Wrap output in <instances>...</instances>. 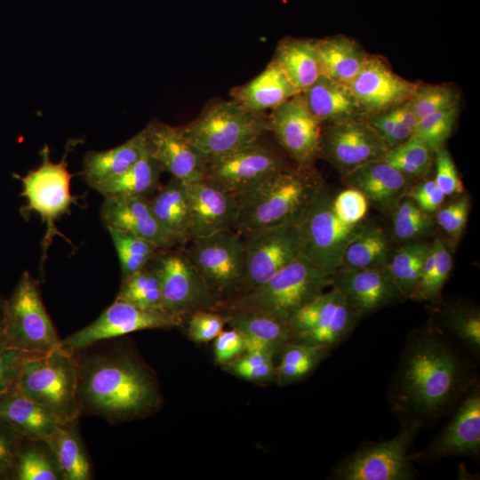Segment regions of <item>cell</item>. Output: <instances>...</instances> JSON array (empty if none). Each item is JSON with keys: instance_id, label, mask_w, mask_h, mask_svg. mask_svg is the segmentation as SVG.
Listing matches in <instances>:
<instances>
[{"instance_id": "cell-1", "label": "cell", "mask_w": 480, "mask_h": 480, "mask_svg": "<svg viewBox=\"0 0 480 480\" xmlns=\"http://www.w3.org/2000/svg\"><path fill=\"white\" fill-rule=\"evenodd\" d=\"M467 368L436 328L426 326L406 341L390 385L394 409L406 422L422 423L441 415L469 384Z\"/></svg>"}, {"instance_id": "cell-2", "label": "cell", "mask_w": 480, "mask_h": 480, "mask_svg": "<svg viewBox=\"0 0 480 480\" xmlns=\"http://www.w3.org/2000/svg\"><path fill=\"white\" fill-rule=\"evenodd\" d=\"M73 355L80 414L119 423L147 415L158 405L152 376L131 353L109 348Z\"/></svg>"}, {"instance_id": "cell-3", "label": "cell", "mask_w": 480, "mask_h": 480, "mask_svg": "<svg viewBox=\"0 0 480 480\" xmlns=\"http://www.w3.org/2000/svg\"><path fill=\"white\" fill-rule=\"evenodd\" d=\"M324 187L313 166H286L256 188L236 196L239 216L235 230L244 236L299 220Z\"/></svg>"}, {"instance_id": "cell-4", "label": "cell", "mask_w": 480, "mask_h": 480, "mask_svg": "<svg viewBox=\"0 0 480 480\" xmlns=\"http://www.w3.org/2000/svg\"><path fill=\"white\" fill-rule=\"evenodd\" d=\"M331 284L332 275L301 255L265 284L232 300L229 312H262L289 323L299 308Z\"/></svg>"}, {"instance_id": "cell-5", "label": "cell", "mask_w": 480, "mask_h": 480, "mask_svg": "<svg viewBox=\"0 0 480 480\" xmlns=\"http://www.w3.org/2000/svg\"><path fill=\"white\" fill-rule=\"evenodd\" d=\"M16 386L44 406L60 424L78 420L76 364L73 354L60 347L48 353L28 356Z\"/></svg>"}, {"instance_id": "cell-6", "label": "cell", "mask_w": 480, "mask_h": 480, "mask_svg": "<svg viewBox=\"0 0 480 480\" xmlns=\"http://www.w3.org/2000/svg\"><path fill=\"white\" fill-rule=\"evenodd\" d=\"M0 329L6 346L28 355L45 354L60 347L39 284L28 271L22 273L9 298L3 300Z\"/></svg>"}, {"instance_id": "cell-7", "label": "cell", "mask_w": 480, "mask_h": 480, "mask_svg": "<svg viewBox=\"0 0 480 480\" xmlns=\"http://www.w3.org/2000/svg\"><path fill=\"white\" fill-rule=\"evenodd\" d=\"M187 139L208 157L255 140L271 131L269 116L236 101L208 105L192 122L180 127Z\"/></svg>"}, {"instance_id": "cell-8", "label": "cell", "mask_w": 480, "mask_h": 480, "mask_svg": "<svg viewBox=\"0 0 480 480\" xmlns=\"http://www.w3.org/2000/svg\"><path fill=\"white\" fill-rule=\"evenodd\" d=\"M70 146L68 143L61 161L53 163L50 158L49 147L45 145L40 150L41 164L29 170L24 176L18 175L22 185L21 196L27 200L26 205L20 208V213L23 218L28 219L32 212H36L46 226L41 242V269L54 236H61L67 240L56 228V220L69 212L70 206L76 203L77 199L70 192V180L73 175L68 169L67 161Z\"/></svg>"}, {"instance_id": "cell-9", "label": "cell", "mask_w": 480, "mask_h": 480, "mask_svg": "<svg viewBox=\"0 0 480 480\" xmlns=\"http://www.w3.org/2000/svg\"><path fill=\"white\" fill-rule=\"evenodd\" d=\"M183 250L218 304L244 290V244L236 230L223 229L193 238Z\"/></svg>"}, {"instance_id": "cell-10", "label": "cell", "mask_w": 480, "mask_h": 480, "mask_svg": "<svg viewBox=\"0 0 480 480\" xmlns=\"http://www.w3.org/2000/svg\"><path fill=\"white\" fill-rule=\"evenodd\" d=\"M332 198L324 187L300 220L303 255L330 275L341 267L347 246L367 226L364 221L348 224L340 220Z\"/></svg>"}, {"instance_id": "cell-11", "label": "cell", "mask_w": 480, "mask_h": 480, "mask_svg": "<svg viewBox=\"0 0 480 480\" xmlns=\"http://www.w3.org/2000/svg\"><path fill=\"white\" fill-rule=\"evenodd\" d=\"M361 316L335 287L299 308L289 319L290 340L330 349L343 341Z\"/></svg>"}, {"instance_id": "cell-12", "label": "cell", "mask_w": 480, "mask_h": 480, "mask_svg": "<svg viewBox=\"0 0 480 480\" xmlns=\"http://www.w3.org/2000/svg\"><path fill=\"white\" fill-rule=\"evenodd\" d=\"M260 139L209 156L204 179L237 196L285 168L281 156Z\"/></svg>"}, {"instance_id": "cell-13", "label": "cell", "mask_w": 480, "mask_h": 480, "mask_svg": "<svg viewBox=\"0 0 480 480\" xmlns=\"http://www.w3.org/2000/svg\"><path fill=\"white\" fill-rule=\"evenodd\" d=\"M421 425L406 422L393 438L365 445L340 462L334 470L340 480H405L413 476L409 446Z\"/></svg>"}, {"instance_id": "cell-14", "label": "cell", "mask_w": 480, "mask_h": 480, "mask_svg": "<svg viewBox=\"0 0 480 480\" xmlns=\"http://www.w3.org/2000/svg\"><path fill=\"white\" fill-rule=\"evenodd\" d=\"M300 220L242 236L246 264L243 293L265 284L288 264L303 255L304 240Z\"/></svg>"}, {"instance_id": "cell-15", "label": "cell", "mask_w": 480, "mask_h": 480, "mask_svg": "<svg viewBox=\"0 0 480 480\" xmlns=\"http://www.w3.org/2000/svg\"><path fill=\"white\" fill-rule=\"evenodd\" d=\"M183 318L166 310L145 309L116 299L95 321L61 340L60 348L74 354L100 341L137 331L180 326Z\"/></svg>"}, {"instance_id": "cell-16", "label": "cell", "mask_w": 480, "mask_h": 480, "mask_svg": "<svg viewBox=\"0 0 480 480\" xmlns=\"http://www.w3.org/2000/svg\"><path fill=\"white\" fill-rule=\"evenodd\" d=\"M152 262L167 312L184 317L197 310H212L218 304L183 247L160 250Z\"/></svg>"}, {"instance_id": "cell-17", "label": "cell", "mask_w": 480, "mask_h": 480, "mask_svg": "<svg viewBox=\"0 0 480 480\" xmlns=\"http://www.w3.org/2000/svg\"><path fill=\"white\" fill-rule=\"evenodd\" d=\"M270 128L280 146L300 167H311L320 155L321 122L311 113L303 92L272 109Z\"/></svg>"}, {"instance_id": "cell-18", "label": "cell", "mask_w": 480, "mask_h": 480, "mask_svg": "<svg viewBox=\"0 0 480 480\" xmlns=\"http://www.w3.org/2000/svg\"><path fill=\"white\" fill-rule=\"evenodd\" d=\"M389 148L366 121L333 123L322 132L320 155L342 173L369 162L382 160Z\"/></svg>"}, {"instance_id": "cell-19", "label": "cell", "mask_w": 480, "mask_h": 480, "mask_svg": "<svg viewBox=\"0 0 480 480\" xmlns=\"http://www.w3.org/2000/svg\"><path fill=\"white\" fill-rule=\"evenodd\" d=\"M349 85L364 116L368 118L408 101L419 84L394 73L379 57L368 55Z\"/></svg>"}, {"instance_id": "cell-20", "label": "cell", "mask_w": 480, "mask_h": 480, "mask_svg": "<svg viewBox=\"0 0 480 480\" xmlns=\"http://www.w3.org/2000/svg\"><path fill=\"white\" fill-rule=\"evenodd\" d=\"M144 130L148 155L164 172L184 183L204 180L208 156L187 139L180 127L154 120Z\"/></svg>"}, {"instance_id": "cell-21", "label": "cell", "mask_w": 480, "mask_h": 480, "mask_svg": "<svg viewBox=\"0 0 480 480\" xmlns=\"http://www.w3.org/2000/svg\"><path fill=\"white\" fill-rule=\"evenodd\" d=\"M480 451V390L475 386L448 425L424 450L409 455L411 461L472 456Z\"/></svg>"}, {"instance_id": "cell-22", "label": "cell", "mask_w": 480, "mask_h": 480, "mask_svg": "<svg viewBox=\"0 0 480 480\" xmlns=\"http://www.w3.org/2000/svg\"><path fill=\"white\" fill-rule=\"evenodd\" d=\"M337 288L362 317L403 299L387 267L351 268L340 267L332 275Z\"/></svg>"}, {"instance_id": "cell-23", "label": "cell", "mask_w": 480, "mask_h": 480, "mask_svg": "<svg viewBox=\"0 0 480 480\" xmlns=\"http://www.w3.org/2000/svg\"><path fill=\"white\" fill-rule=\"evenodd\" d=\"M186 186L191 209L192 239L223 229H236L239 204L235 195L204 179Z\"/></svg>"}, {"instance_id": "cell-24", "label": "cell", "mask_w": 480, "mask_h": 480, "mask_svg": "<svg viewBox=\"0 0 480 480\" xmlns=\"http://www.w3.org/2000/svg\"><path fill=\"white\" fill-rule=\"evenodd\" d=\"M100 214L107 229L133 234L153 243L160 249L180 247L156 219L147 197L106 196Z\"/></svg>"}, {"instance_id": "cell-25", "label": "cell", "mask_w": 480, "mask_h": 480, "mask_svg": "<svg viewBox=\"0 0 480 480\" xmlns=\"http://www.w3.org/2000/svg\"><path fill=\"white\" fill-rule=\"evenodd\" d=\"M343 182L362 192L382 212H393L410 188V178L384 159L366 163L342 173Z\"/></svg>"}, {"instance_id": "cell-26", "label": "cell", "mask_w": 480, "mask_h": 480, "mask_svg": "<svg viewBox=\"0 0 480 480\" xmlns=\"http://www.w3.org/2000/svg\"><path fill=\"white\" fill-rule=\"evenodd\" d=\"M0 417L22 439L44 440L60 424L52 414L24 394L16 384L0 394Z\"/></svg>"}, {"instance_id": "cell-27", "label": "cell", "mask_w": 480, "mask_h": 480, "mask_svg": "<svg viewBox=\"0 0 480 480\" xmlns=\"http://www.w3.org/2000/svg\"><path fill=\"white\" fill-rule=\"evenodd\" d=\"M148 154L145 130L124 143L103 151H89L83 159L80 175L93 189L117 177Z\"/></svg>"}, {"instance_id": "cell-28", "label": "cell", "mask_w": 480, "mask_h": 480, "mask_svg": "<svg viewBox=\"0 0 480 480\" xmlns=\"http://www.w3.org/2000/svg\"><path fill=\"white\" fill-rule=\"evenodd\" d=\"M156 219L180 247L191 239V209L186 183L172 179L148 197Z\"/></svg>"}, {"instance_id": "cell-29", "label": "cell", "mask_w": 480, "mask_h": 480, "mask_svg": "<svg viewBox=\"0 0 480 480\" xmlns=\"http://www.w3.org/2000/svg\"><path fill=\"white\" fill-rule=\"evenodd\" d=\"M303 93L311 113L321 123L364 118L349 84L321 76Z\"/></svg>"}, {"instance_id": "cell-30", "label": "cell", "mask_w": 480, "mask_h": 480, "mask_svg": "<svg viewBox=\"0 0 480 480\" xmlns=\"http://www.w3.org/2000/svg\"><path fill=\"white\" fill-rule=\"evenodd\" d=\"M299 93L273 60L257 76L230 92L233 100L258 112L274 109Z\"/></svg>"}, {"instance_id": "cell-31", "label": "cell", "mask_w": 480, "mask_h": 480, "mask_svg": "<svg viewBox=\"0 0 480 480\" xmlns=\"http://www.w3.org/2000/svg\"><path fill=\"white\" fill-rule=\"evenodd\" d=\"M314 42L322 76L350 84L368 56L364 49L342 35Z\"/></svg>"}, {"instance_id": "cell-32", "label": "cell", "mask_w": 480, "mask_h": 480, "mask_svg": "<svg viewBox=\"0 0 480 480\" xmlns=\"http://www.w3.org/2000/svg\"><path fill=\"white\" fill-rule=\"evenodd\" d=\"M272 60L300 92L308 90L322 76L314 40L284 38Z\"/></svg>"}, {"instance_id": "cell-33", "label": "cell", "mask_w": 480, "mask_h": 480, "mask_svg": "<svg viewBox=\"0 0 480 480\" xmlns=\"http://www.w3.org/2000/svg\"><path fill=\"white\" fill-rule=\"evenodd\" d=\"M53 452L64 480H91L92 469L77 428V420L59 424L44 439Z\"/></svg>"}, {"instance_id": "cell-34", "label": "cell", "mask_w": 480, "mask_h": 480, "mask_svg": "<svg viewBox=\"0 0 480 480\" xmlns=\"http://www.w3.org/2000/svg\"><path fill=\"white\" fill-rule=\"evenodd\" d=\"M163 172L158 162L148 154L125 172L101 184L95 190L104 197L123 196L148 198L160 186Z\"/></svg>"}, {"instance_id": "cell-35", "label": "cell", "mask_w": 480, "mask_h": 480, "mask_svg": "<svg viewBox=\"0 0 480 480\" xmlns=\"http://www.w3.org/2000/svg\"><path fill=\"white\" fill-rule=\"evenodd\" d=\"M12 480H64L58 461L43 439H22Z\"/></svg>"}, {"instance_id": "cell-36", "label": "cell", "mask_w": 480, "mask_h": 480, "mask_svg": "<svg viewBox=\"0 0 480 480\" xmlns=\"http://www.w3.org/2000/svg\"><path fill=\"white\" fill-rule=\"evenodd\" d=\"M389 244L385 231L377 226L366 228L347 246L341 267L373 268L387 266Z\"/></svg>"}, {"instance_id": "cell-37", "label": "cell", "mask_w": 480, "mask_h": 480, "mask_svg": "<svg viewBox=\"0 0 480 480\" xmlns=\"http://www.w3.org/2000/svg\"><path fill=\"white\" fill-rule=\"evenodd\" d=\"M431 244L412 241L399 248L387 268L403 299H412Z\"/></svg>"}, {"instance_id": "cell-38", "label": "cell", "mask_w": 480, "mask_h": 480, "mask_svg": "<svg viewBox=\"0 0 480 480\" xmlns=\"http://www.w3.org/2000/svg\"><path fill=\"white\" fill-rule=\"evenodd\" d=\"M452 268V254L441 239L431 243L412 300L437 303Z\"/></svg>"}, {"instance_id": "cell-39", "label": "cell", "mask_w": 480, "mask_h": 480, "mask_svg": "<svg viewBox=\"0 0 480 480\" xmlns=\"http://www.w3.org/2000/svg\"><path fill=\"white\" fill-rule=\"evenodd\" d=\"M227 323L244 336L268 342L278 350L290 340L289 323L270 314L254 311L229 312Z\"/></svg>"}, {"instance_id": "cell-40", "label": "cell", "mask_w": 480, "mask_h": 480, "mask_svg": "<svg viewBox=\"0 0 480 480\" xmlns=\"http://www.w3.org/2000/svg\"><path fill=\"white\" fill-rule=\"evenodd\" d=\"M116 299L145 309L165 310L163 306L160 278L153 262L123 277Z\"/></svg>"}, {"instance_id": "cell-41", "label": "cell", "mask_w": 480, "mask_h": 480, "mask_svg": "<svg viewBox=\"0 0 480 480\" xmlns=\"http://www.w3.org/2000/svg\"><path fill=\"white\" fill-rule=\"evenodd\" d=\"M108 231L117 253L123 277L146 267L163 250L133 234L117 229Z\"/></svg>"}, {"instance_id": "cell-42", "label": "cell", "mask_w": 480, "mask_h": 480, "mask_svg": "<svg viewBox=\"0 0 480 480\" xmlns=\"http://www.w3.org/2000/svg\"><path fill=\"white\" fill-rule=\"evenodd\" d=\"M281 350V361L276 369V377L281 384L306 376L327 352L319 347L294 341H288Z\"/></svg>"}, {"instance_id": "cell-43", "label": "cell", "mask_w": 480, "mask_h": 480, "mask_svg": "<svg viewBox=\"0 0 480 480\" xmlns=\"http://www.w3.org/2000/svg\"><path fill=\"white\" fill-rule=\"evenodd\" d=\"M432 155L430 149L412 134L389 149L384 160L409 178H422L431 168Z\"/></svg>"}, {"instance_id": "cell-44", "label": "cell", "mask_w": 480, "mask_h": 480, "mask_svg": "<svg viewBox=\"0 0 480 480\" xmlns=\"http://www.w3.org/2000/svg\"><path fill=\"white\" fill-rule=\"evenodd\" d=\"M433 228L430 214L407 196L393 210V234L399 241H416L431 234Z\"/></svg>"}, {"instance_id": "cell-45", "label": "cell", "mask_w": 480, "mask_h": 480, "mask_svg": "<svg viewBox=\"0 0 480 480\" xmlns=\"http://www.w3.org/2000/svg\"><path fill=\"white\" fill-rule=\"evenodd\" d=\"M444 325L476 356L480 351V314L471 307L455 306L444 310Z\"/></svg>"}, {"instance_id": "cell-46", "label": "cell", "mask_w": 480, "mask_h": 480, "mask_svg": "<svg viewBox=\"0 0 480 480\" xmlns=\"http://www.w3.org/2000/svg\"><path fill=\"white\" fill-rule=\"evenodd\" d=\"M457 114L456 105L426 116L418 121L412 134L435 154L444 148L454 127Z\"/></svg>"}, {"instance_id": "cell-47", "label": "cell", "mask_w": 480, "mask_h": 480, "mask_svg": "<svg viewBox=\"0 0 480 480\" xmlns=\"http://www.w3.org/2000/svg\"><path fill=\"white\" fill-rule=\"evenodd\" d=\"M455 89L441 84H419L408 100L418 121L435 112L458 105Z\"/></svg>"}, {"instance_id": "cell-48", "label": "cell", "mask_w": 480, "mask_h": 480, "mask_svg": "<svg viewBox=\"0 0 480 480\" xmlns=\"http://www.w3.org/2000/svg\"><path fill=\"white\" fill-rule=\"evenodd\" d=\"M369 202L362 192L348 187L332 198V208L336 216L348 224L364 221Z\"/></svg>"}, {"instance_id": "cell-49", "label": "cell", "mask_w": 480, "mask_h": 480, "mask_svg": "<svg viewBox=\"0 0 480 480\" xmlns=\"http://www.w3.org/2000/svg\"><path fill=\"white\" fill-rule=\"evenodd\" d=\"M227 323V316L212 310H197L190 314L188 335L195 342L204 343L214 340Z\"/></svg>"}, {"instance_id": "cell-50", "label": "cell", "mask_w": 480, "mask_h": 480, "mask_svg": "<svg viewBox=\"0 0 480 480\" xmlns=\"http://www.w3.org/2000/svg\"><path fill=\"white\" fill-rule=\"evenodd\" d=\"M469 212V200L462 196L436 211V220L442 229L454 241L458 240L466 226Z\"/></svg>"}, {"instance_id": "cell-51", "label": "cell", "mask_w": 480, "mask_h": 480, "mask_svg": "<svg viewBox=\"0 0 480 480\" xmlns=\"http://www.w3.org/2000/svg\"><path fill=\"white\" fill-rule=\"evenodd\" d=\"M434 181L445 196L460 194L463 185L449 151L443 148L436 153Z\"/></svg>"}, {"instance_id": "cell-52", "label": "cell", "mask_w": 480, "mask_h": 480, "mask_svg": "<svg viewBox=\"0 0 480 480\" xmlns=\"http://www.w3.org/2000/svg\"><path fill=\"white\" fill-rule=\"evenodd\" d=\"M22 438L0 417V480H12Z\"/></svg>"}, {"instance_id": "cell-53", "label": "cell", "mask_w": 480, "mask_h": 480, "mask_svg": "<svg viewBox=\"0 0 480 480\" xmlns=\"http://www.w3.org/2000/svg\"><path fill=\"white\" fill-rule=\"evenodd\" d=\"M366 121L382 136L389 149L403 143L413 133L396 121L389 110L370 116Z\"/></svg>"}, {"instance_id": "cell-54", "label": "cell", "mask_w": 480, "mask_h": 480, "mask_svg": "<svg viewBox=\"0 0 480 480\" xmlns=\"http://www.w3.org/2000/svg\"><path fill=\"white\" fill-rule=\"evenodd\" d=\"M28 356L31 355L6 346L0 329V394L16 383L21 364Z\"/></svg>"}, {"instance_id": "cell-55", "label": "cell", "mask_w": 480, "mask_h": 480, "mask_svg": "<svg viewBox=\"0 0 480 480\" xmlns=\"http://www.w3.org/2000/svg\"><path fill=\"white\" fill-rule=\"evenodd\" d=\"M214 340L213 353L218 364H228L244 351V336L236 329L222 331Z\"/></svg>"}, {"instance_id": "cell-56", "label": "cell", "mask_w": 480, "mask_h": 480, "mask_svg": "<svg viewBox=\"0 0 480 480\" xmlns=\"http://www.w3.org/2000/svg\"><path fill=\"white\" fill-rule=\"evenodd\" d=\"M428 213L436 212L444 201L445 196L437 188L434 180H425L412 188L406 195Z\"/></svg>"}, {"instance_id": "cell-57", "label": "cell", "mask_w": 480, "mask_h": 480, "mask_svg": "<svg viewBox=\"0 0 480 480\" xmlns=\"http://www.w3.org/2000/svg\"><path fill=\"white\" fill-rule=\"evenodd\" d=\"M393 117L408 129L414 131L418 118L409 101L400 104L389 110Z\"/></svg>"}, {"instance_id": "cell-58", "label": "cell", "mask_w": 480, "mask_h": 480, "mask_svg": "<svg viewBox=\"0 0 480 480\" xmlns=\"http://www.w3.org/2000/svg\"><path fill=\"white\" fill-rule=\"evenodd\" d=\"M2 302H3V300L0 297V310H1Z\"/></svg>"}]
</instances>
